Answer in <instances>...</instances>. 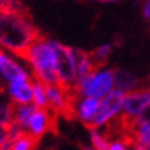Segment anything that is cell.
Listing matches in <instances>:
<instances>
[{
	"label": "cell",
	"mask_w": 150,
	"mask_h": 150,
	"mask_svg": "<svg viewBox=\"0 0 150 150\" xmlns=\"http://www.w3.org/2000/svg\"><path fill=\"white\" fill-rule=\"evenodd\" d=\"M39 36L26 13L0 7V47L22 57Z\"/></svg>",
	"instance_id": "obj_1"
},
{
	"label": "cell",
	"mask_w": 150,
	"mask_h": 150,
	"mask_svg": "<svg viewBox=\"0 0 150 150\" xmlns=\"http://www.w3.org/2000/svg\"><path fill=\"white\" fill-rule=\"evenodd\" d=\"M55 43V40L39 36L22 55V58L32 68L33 79L46 86L58 84Z\"/></svg>",
	"instance_id": "obj_2"
},
{
	"label": "cell",
	"mask_w": 150,
	"mask_h": 150,
	"mask_svg": "<svg viewBox=\"0 0 150 150\" xmlns=\"http://www.w3.org/2000/svg\"><path fill=\"white\" fill-rule=\"evenodd\" d=\"M114 90V70L98 66L88 76L74 83L72 91L79 96H91L102 99Z\"/></svg>",
	"instance_id": "obj_3"
},
{
	"label": "cell",
	"mask_w": 150,
	"mask_h": 150,
	"mask_svg": "<svg viewBox=\"0 0 150 150\" xmlns=\"http://www.w3.org/2000/svg\"><path fill=\"white\" fill-rule=\"evenodd\" d=\"M124 96H125V92L114 88L106 96L99 99V108H98V112L95 114V118L92 121L91 127H108L121 117Z\"/></svg>",
	"instance_id": "obj_4"
},
{
	"label": "cell",
	"mask_w": 150,
	"mask_h": 150,
	"mask_svg": "<svg viewBox=\"0 0 150 150\" xmlns=\"http://www.w3.org/2000/svg\"><path fill=\"white\" fill-rule=\"evenodd\" d=\"M150 106V88H137L127 92L123 100L121 120L125 124L135 121Z\"/></svg>",
	"instance_id": "obj_5"
},
{
	"label": "cell",
	"mask_w": 150,
	"mask_h": 150,
	"mask_svg": "<svg viewBox=\"0 0 150 150\" xmlns=\"http://www.w3.org/2000/svg\"><path fill=\"white\" fill-rule=\"evenodd\" d=\"M57 47V74L61 86L72 90L76 83V64L73 47H66L61 43H55Z\"/></svg>",
	"instance_id": "obj_6"
},
{
	"label": "cell",
	"mask_w": 150,
	"mask_h": 150,
	"mask_svg": "<svg viewBox=\"0 0 150 150\" xmlns=\"http://www.w3.org/2000/svg\"><path fill=\"white\" fill-rule=\"evenodd\" d=\"M47 99L48 109L55 114L70 113V105L73 99V91L70 88L61 84H50L47 86Z\"/></svg>",
	"instance_id": "obj_7"
},
{
	"label": "cell",
	"mask_w": 150,
	"mask_h": 150,
	"mask_svg": "<svg viewBox=\"0 0 150 150\" xmlns=\"http://www.w3.org/2000/svg\"><path fill=\"white\" fill-rule=\"evenodd\" d=\"M98 108H99V99L91 98V96H79L73 94L69 114L76 117L80 123L91 127L95 114L98 112Z\"/></svg>",
	"instance_id": "obj_8"
},
{
	"label": "cell",
	"mask_w": 150,
	"mask_h": 150,
	"mask_svg": "<svg viewBox=\"0 0 150 150\" xmlns=\"http://www.w3.org/2000/svg\"><path fill=\"white\" fill-rule=\"evenodd\" d=\"M6 95L13 105L30 103L33 96L32 77L17 79L14 81L6 83Z\"/></svg>",
	"instance_id": "obj_9"
},
{
	"label": "cell",
	"mask_w": 150,
	"mask_h": 150,
	"mask_svg": "<svg viewBox=\"0 0 150 150\" xmlns=\"http://www.w3.org/2000/svg\"><path fill=\"white\" fill-rule=\"evenodd\" d=\"M54 124V114L50 109H41V108H36V110L33 112L32 117L29 120L26 132L29 135H32L33 138H41L44 134L50 131Z\"/></svg>",
	"instance_id": "obj_10"
},
{
	"label": "cell",
	"mask_w": 150,
	"mask_h": 150,
	"mask_svg": "<svg viewBox=\"0 0 150 150\" xmlns=\"http://www.w3.org/2000/svg\"><path fill=\"white\" fill-rule=\"evenodd\" d=\"M0 77L3 79L6 83H10L17 80V79L30 77V74L28 73L26 69L21 66L8 54L0 51Z\"/></svg>",
	"instance_id": "obj_11"
},
{
	"label": "cell",
	"mask_w": 150,
	"mask_h": 150,
	"mask_svg": "<svg viewBox=\"0 0 150 150\" xmlns=\"http://www.w3.org/2000/svg\"><path fill=\"white\" fill-rule=\"evenodd\" d=\"M73 55H74V64H76V81H77L80 79L88 76L96 66L91 58V54H87L86 51L73 48Z\"/></svg>",
	"instance_id": "obj_12"
},
{
	"label": "cell",
	"mask_w": 150,
	"mask_h": 150,
	"mask_svg": "<svg viewBox=\"0 0 150 150\" xmlns=\"http://www.w3.org/2000/svg\"><path fill=\"white\" fill-rule=\"evenodd\" d=\"M114 88L121 90L123 92H129L138 88L137 76L125 69H117L114 70Z\"/></svg>",
	"instance_id": "obj_13"
},
{
	"label": "cell",
	"mask_w": 150,
	"mask_h": 150,
	"mask_svg": "<svg viewBox=\"0 0 150 150\" xmlns=\"http://www.w3.org/2000/svg\"><path fill=\"white\" fill-rule=\"evenodd\" d=\"M35 110H36V106L32 102L30 103L13 105V121L15 124H18L19 127L26 132L29 120H30Z\"/></svg>",
	"instance_id": "obj_14"
},
{
	"label": "cell",
	"mask_w": 150,
	"mask_h": 150,
	"mask_svg": "<svg viewBox=\"0 0 150 150\" xmlns=\"http://www.w3.org/2000/svg\"><path fill=\"white\" fill-rule=\"evenodd\" d=\"M32 103L36 108L48 109V99H47V86L39 80L33 79V96Z\"/></svg>",
	"instance_id": "obj_15"
},
{
	"label": "cell",
	"mask_w": 150,
	"mask_h": 150,
	"mask_svg": "<svg viewBox=\"0 0 150 150\" xmlns=\"http://www.w3.org/2000/svg\"><path fill=\"white\" fill-rule=\"evenodd\" d=\"M90 141H91V147L94 150H108L109 147V138L102 131V128L90 127Z\"/></svg>",
	"instance_id": "obj_16"
},
{
	"label": "cell",
	"mask_w": 150,
	"mask_h": 150,
	"mask_svg": "<svg viewBox=\"0 0 150 150\" xmlns=\"http://www.w3.org/2000/svg\"><path fill=\"white\" fill-rule=\"evenodd\" d=\"M112 51H113V44L112 43H105V44H100L99 47H96L94 50V52L91 54V58L96 68L102 66L108 61V58L112 54Z\"/></svg>",
	"instance_id": "obj_17"
},
{
	"label": "cell",
	"mask_w": 150,
	"mask_h": 150,
	"mask_svg": "<svg viewBox=\"0 0 150 150\" xmlns=\"http://www.w3.org/2000/svg\"><path fill=\"white\" fill-rule=\"evenodd\" d=\"M36 138L29 135L28 132H23L21 137L14 139L11 143V150H35L36 146Z\"/></svg>",
	"instance_id": "obj_18"
},
{
	"label": "cell",
	"mask_w": 150,
	"mask_h": 150,
	"mask_svg": "<svg viewBox=\"0 0 150 150\" xmlns=\"http://www.w3.org/2000/svg\"><path fill=\"white\" fill-rule=\"evenodd\" d=\"M13 121V103L0 100V125L7 127Z\"/></svg>",
	"instance_id": "obj_19"
},
{
	"label": "cell",
	"mask_w": 150,
	"mask_h": 150,
	"mask_svg": "<svg viewBox=\"0 0 150 150\" xmlns=\"http://www.w3.org/2000/svg\"><path fill=\"white\" fill-rule=\"evenodd\" d=\"M129 146V139L128 138H117L110 141L108 150H128Z\"/></svg>",
	"instance_id": "obj_20"
},
{
	"label": "cell",
	"mask_w": 150,
	"mask_h": 150,
	"mask_svg": "<svg viewBox=\"0 0 150 150\" xmlns=\"http://www.w3.org/2000/svg\"><path fill=\"white\" fill-rule=\"evenodd\" d=\"M23 132H25V131L19 127L18 124L14 123V121H11V123L7 125V138H8V139H11V141H14V139H17L18 137H21Z\"/></svg>",
	"instance_id": "obj_21"
},
{
	"label": "cell",
	"mask_w": 150,
	"mask_h": 150,
	"mask_svg": "<svg viewBox=\"0 0 150 150\" xmlns=\"http://www.w3.org/2000/svg\"><path fill=\"white\" fill-rule=\"evenodd\" d=\"M0 7L11 10H22L21 0H0Z\"/></svg>",
	"instance_id": "obj_22"
},
{
	"label": "cell",
	"mask_w": 150,
	"mask_h": 150,
	"mask_svg": "<svg viewBox=\"0 0 150 150\" xmlns=\"http://www.w3.org/2000/svg\"><path fill=\"white\" fill-rule=\"evenodd\" d=\"M142 14H143V18L150 22V1H145V4L142 7Z\"/></svg>",
	"instance_id": "obj_23"
},
{
	"label": "cell",
	"mask_w": 150,
	"mask_h": 150,
	"mask_svg": "<svg viewBox=\"0 0 150 150\" xmlns=\"http://www.w3.org/2000/svg\"><path fill=\"white\" fill-rule=\"evenodd\" d=\"M7 139H8V138H7V127L0 125V146L3 145Z\"/></svg>",
	"instance_id": "obj_24"
},
{
	"label": "cell",
	"mask_w": 150,
	"mask_h": 150,
	"mask_svg": "<svg viewBox=\"0 0 150 150\" xmlns=\"http://www.w3.org/2000/svg\"><path fill=\"white\" fill-rule=\"evenodd\" d=\"M95 1H100V3H112V1H117V0H95Z\"/></svg>",
	"instance_id": "obj_25"
},
{
	"label": "cell",
	"mask_w": 150,
	"mask_h": 150,
	"mask_svg": "<svg viewBox=\"0 0 150 150\" xmlns=\"http://www.w3.org/2000/svg\"><path fill=\"white\" fill-rule=\"evenodd\" d=\"M141 147H142V150H150V146H141Z\"/></svg>",
	"instance_id": "obj_26"
},
{
	"label": "cell",
	"mask_w": 150,
	"mask_h": 150,
	"mask_svg": "<svg viewBox=\"0 0 150 150\" xmlns=\"http://www.w3.org/2000/svg\"><path fill=\"white\" fill-rule=\"evenodd\" d=\"M84 150H94L92 147H84Z\"/></svg>",
	"instance_id": "obj_27"
},
{
	"label": "cell",
	"mask_w": 150,
	"mask_h": 150,
	"mask_svg": "<svg viewBox=\"0 0 150 150\" xmlns=\"http://www.w3.org/2000/svg\"><path fill=\"white\" fill-rule=\"evenodd\" d=\"M145 1H150V0H145Z\"/></svg>",
	"instance_id": "obj_28"
},
{
	"label": "cell",
	"mask_w": 150,
	"mask_h": 150,
	"mask_svg": "<svg viewBox=\"0 0 150 150\" xmlns=\"http://www.w3.org/2000/svg\"><path fill=\"white\" fill-rule=\"evenodd\" d=\"M0 147H1V146H0ZM0 150H1V149H0Z\"/></svg>",
	"instance_id": "obj_29"
}]
</instances>
